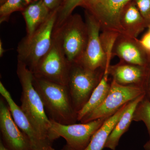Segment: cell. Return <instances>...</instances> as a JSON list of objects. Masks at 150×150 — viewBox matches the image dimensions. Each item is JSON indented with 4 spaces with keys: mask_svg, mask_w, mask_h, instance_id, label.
Segmentation results:
<instances>
[{
    "mask_svg": "<svg viewBox=\"0 0 150 150\" xmlns=\"http://www.w3.org/2000/svg\"><path fill=\"white\" fill-rule=\"evenodd\" d=\"M129 103L124 105L112 116L108 118L103 125L93 135L88 146L83 150H102L114 126L121 118L128 106ZM62 150H75L66 144Z\"/></svg>",
    "mask_w": 150,
    "mask_h": 150,
    "instance_id": "16",
    "label": "cell"
},
{
    "mask_svg": "<svg viewBox=\"0 0 150 150\" xmlns=\"http://www.w3.org/2000/svg\"><path fill=\"white\" fill-rule=\"evenodd\" d=\"M0 130L1 141L8 149L32 150L29 139L15 122L3 97L0 99Z\"/></svg>",
    "mask_w": 150,
    "mask_h": 150,
    "instance_id": "10",
    "label": "cell"
},
{
    "mask_svg": "<svg viewBox=\"0 0 150 150\" xmlns=\"http://www.w3.org/2000/svg\"><path fill=\"white\" fill-rule=\"evenodd\" d=\"M38 0H6L0 7V23L8 21L11 14L23 11L30 4Z\"/></svg>",
    "mask_w": 150,
    "mask_h": 150,
    "instance_id": "20",
    "label": "cell"
},
{
    "mask_svg": "<svg viewBox=\"0 0 150 150\" xmlns=\"http://www.w3.org/2000/svg\"><path fill=\"white\" fill-rule=\"evenodd\" d=\"M104 1V0H83L82 7L85 8L86 10L91 11Z\"/></svg>",
    "mask_w": 150,
    "mask_h": 150,
    "instance_id": "26",
    "label": "cell"
},
{
    "mask_svg": "<svg viewBox=\"0 0 150 150\" xmlns=\"http://www.w3.org/2000/svg\"><path fill=\"white\" fill-rule=\"evenodd\" d=\"M6 52V50L4 48L3 46V43L1 40H0V56L2 57L3 55Z\"/></svg>",
    "mask_w": 150,
    "mask_h": 150,
    "instance_id": "28",
    "label": "cell"
},
{
    "mask_svg": "<svg viewBox=\"0 0 150 150\" xmlns=\"http://www.w3.org/2000/svg\"><path fill=\"white\" fill-rule=\"evenodd\" d=\"M149 32L150 33V25H149Z\"/></svg>",
    "mask_w": 150,
    "mask_h": 150,
    "instance_id": "33",
    "label": "cell"
},
{
    "mask_svg": "<svg viewBox=\"0 0 150 150\" xmlns=\"http://www.w3.org/2000/svg\"><path fill=\"white\" fill-rule=\"evenodd\" d=\"M85 21L88 32L87 44L84 54L78 63L92 71L105 70L110 66L112 52L105 54L100 38V25L96 18L88 11H85Z\"/></svg>",
    "mask_w": 150,
    "mask_h": 150,
    "instance_id": "8",
    "label": "cell"
},
{
    "mask_svg": "<svg viewBox=\"0 0 150 150\" xmlns=\"http://www.w3.org/2000/svg\"><path fill=\"white\" fill-rule=\"evenodd\" d=\"M33 84L40 97L49 119L69 125L78 121V112L73 106L67 85L60 84L33 75Z\"/></svg>",
    "mask_w": 150,
    "mask_h": 150,
    "instance_id": "1",
    "label": "cell"
},
{
    "mask_svg": "<svg viewBox=\"0 0 150 150\" xmlns=\"http://www.w3.org/2000/svg\"><path fill=\"white\" fill-rule=\"evenodd\" d=\"M51 12L42 0H38L28 6L22 12L26 24V36L32 35L46 21Z\"/></svg>",
    "mask_w": 150,
    "mask_h": 150,
    "instance_id": "18",
    "label": "cell"
},
{
    "mask_svg": "<svg viewBox=\"0 0 150 150\" xmlns=\"http://www.w3.org/2000/svg\"><path fill=\"white\" fill-rule=\"evenodd\" d=\"M70 67L59 38L54 32L51 48L38 62L33 72V76L67 86Z\"/></svg>",
    "mask_w": 150,
    "mask_h": 150,
    "instance_id": "6",
    "label": "cell"
},
{
    "mask_svg": "<svg viewBox=\"0 0 150 150\" xmlns=\"http://www.w3.org/2000/svg\"><path fill=\"white\" fill-rule=\"evenodd\" d=\"M108 71L111 80L119 84L143 88L146 75V67L119 61L115 64L110 65Z\"/></svg>",
    "mask_w": 150,
    "mask_h": 150,
    "instance_id": "14",
    "label": "cell"
},
{
    "mask_svg": "<svg viewBox=\"0 0 150 150\" xmlns=\"http://www.w3.org/2000/svg\"><path fill=\"white\" fill-rule=\"evenodd\" d=\"M139 40L142 47L149 54H150V33L148 32Z\"/></svg>",
    "mask_w": 150,
    "mask_h": 150,
    "instance_id": "27",
    "label": "cell"
},
{
    "mask_svg": "<svg viewBox=\"0 0 150 150\" xmlns=\"http://www.w3.org/2000/svg\"><path fill=\"white\" fill-rule=\"evenodd\" d=\"M147 53L139 39L123 33L118 34L112 47V56L121 62L142 67H146L149 63Z\"/></svg>",
    "mask_w": 150,
    "mask_h": 150,
    "instance_id": "12",
    "label": "cell"
},
{
    "mask_svg": "<svg viewBox=\"0 0 150 150\" xmlns=\"http://www.w3.org/2000/svg\"><path fill=\"white\" fill-rule=\"evenodd\" d=\"M54 32L59 38L65 56L70 64L80 61L85 51L88 32L85 20L79 14H72Z\"/></svg>",
    "mask_w": 150,
    "mask_h": 150,
    "instance_id": "4",
    "label": "cell"
},
{
    "mask_svg": "<svg viewBox=\"0 0 150 150\" xmlns=\"http://www.w3.org/2000/svg\"><path fill=\"white\" fill-rule=\"evenodd\" d=\"M40 150H55L54 148L52 147L51 145H48L42 148Z\"/></svg>",
    "mask_w": 150,
    "mask_h": 150,
    "instance_id": "30",
    "label": "cell"
},
{
    "mask_svg": "<svg viewBox=\"0 0 150 150\" xmlns=\"http://www.w3.org/2000/svg\"><path fill=\"white\" fill-rule=\"evenodd\" d=\"M143 95L145 94L142 88L121 85L111 80L110 89L103 102L80 122L86 123L99 118H109L124 105Z\"/></svg>",
    "mask_w": 150,
    "mask_h": 150,
    "instance_id": "7",
    "label": "cell"
},
{
    "mask_svg": "<svg viewBox=\"0 0 150 150\" xmlns=\"http://www.w3.org/2000/svg\"><path fill=\"white\" fill-rule=\"evenodd\" d=\"M17 74L21 85V108L43 139L51 145L54 142L51 122L39 94L33 84V74L23 63L18 62Z\"/></svg>",
    "mask_w": 150,
    "mask_h": 150,
    "instance_id": "2",
    "label": "cell"
},
{
    "mask_svg": "<svg viewBox=\"0 0 150 150\" xmlns=\"http://www.w3.org/2000/svg\"><path fill=\"white\" fill-rule=\"evenodd\" d=\"M145 96V95H143L129 103L126 111L116 123L108 138L105 148L111 150L116 149L121 137L128 131L133 121L134 112L137 105Z\"/></svg>",
    "mask_w": 150,
    "mask_h": 150,
    "instance_id": "17",
    "label": "cell"
},
{
    "mask_svg": "<svg viewBox=\"0 0 150 150\" xmlns=\"http://www.w3.org/2000/svg\"><path fill=\"white\" fill-rule=\"evenodd\" d=\"M83 0H64L58 11L55 28L61 26L68 18L72 14L73 11L78 6H82Z\"/></svg>",
    "mask_w": 150,
    "mask_h": 150,
    "instance_id": "21",
    "label": "cell"
},
{
    "mask_svg": "<svg viewBox=\"0 0 150 150\" xmlns=\"http://www.w3.org/2000/svg\"><path fill=\"white\" fill-rule=\"evenodd\" d=\"M146 75L144 83V88L145 97L150 101V61L146 67Z\"/></svg>",
    "mask_w": 150,
    "mask_h": 150,
    "instance_id": "24",
    "label": "cell"
},
{
    "mask_svg": "<svg viewBox=\"0 0 150 150\" xmlns=\"http://www.w3.org/2000/svg\"><path fill=\"white\" fill-rule=\"evenodd\" d=\"M119 23L123 34L135 38H137L147 25L133 0L121 11Z\"/></svg>",
    "mask_w": 150,
    "mask_h": 150,
    "instance_id": "15",
    "label": "cell"
},
{
    "mask_svg": "<svg viewBox=\"0 0 150 150\" xmlns=\"http://www.w3.org/2000/svg\"><path fill=\"white\" fill-rule=\"evenodd\" d=\"M132 0H104L91 11L96 19L102 31H110L123 33L119 23L121 11Z\"/></svg>",
    "mask_w": 150,
    "mask_h": 150,
    "instance_id": "13",
    "label": "cell"
},
{
    "mask_svg": "<svg viewBox=\"0 0 150 150\" xmlns=\"http://www.w3.org/2000/svg\"><path fill=\"white\" fill-rule=\"evenodd\" d=\"M0 150H9L3 144L1 140V142H0Z\"/></svg>",
    "mask_w": 150,
    "mask_h": 150,
    "instance_id": "31",
    "label": "cell"
},
{
    "mask_svg": "<svg viewBox=\"0 0 150 150\" xmlns=\"http://www.w3.org/2000/svg\"><path fill=\"white\" fill-rule=\"evenodd\" d=\"M46 6L50 11H53L60 8L64 0H42Z\"/></svg>",
    "mask_w": 150,
    "mask_h": 150,
    "instance_id": "25",
    "label": "cell"
},
{
    "mask_svg": "<svg viewBox=\"0 0 150 150\" xmlns=\"http://www.w3.org/2000/svg\"><path fill=\"white\" fill-rule=\"evenodd\" d=\"M108 66L105 69L104 74L101 81L92 93L91 96L82 109L78 113V121L92 112L99 106L105 99L110 86L111 81H109Z\"/></svg>",
    "mask_w": 150,
    "mask_h": 150,
    "instance_id": "19",
    "label": "cell"
},
{
    "mask_svg": "<svg viewBox=\"0 0 150 150\" xmlns=\"http://www.w3.org/2000/svg\"><path fill=\"white\" fill-rule=\"evenodd\" d=\"M108 118H99L87 123L69 125L60 124L50 120L52 139L54 141L62 137L67 142L66 144L73 149L83 150Z\"/></svg>",
    "mask_w": 150,
    "mask_h": 150,
    "instance_id": "9",
    "label": "cell"
},
{
    "mask_svg": "<svg viewBox=\"0 0 150 150\" xmlns=\"http://www.w3.org/2000/svg\"><path fill=\"white\" fill-rule=\"evenodd\" d=\"M148 25H150V0H133Z\"/></svg>",
    "mask_w": 150,
    "mask_h": 150,
    "instance_id": "23",
    "label": "cell"
},
{
    "mask_svg": "<svg viewBox=\"0 0 150 150\" xmlns=\"http://www.w3.org/2000/svg\"><path fill=\"white\" fill-rule=\"evenodd\" d=\"M144 149L145 150H150V140L146 142L144 146Z\"/></svg>",
    "mask_w": 150,
    "mask_h": 150,
    "instance_id": "29",
    "label": "cell"
},
{
    "mask_svg": "<svg viewBox=\"0 0 150 150\" xmlns=\"http://www.w3.org/2000/svg\"><path fill=\"white\" fill-rule=\"evenodd\" d=\"M6 1V0H0V4H2Z\"/></svg>",
    "mask_w": 150,
    "mask_h": 150,
    "instance_id": "32",
    "label": "cell"
},
{
    "mask_svg": "<svg viewBox=\"0 0 150 150\" xmlns=\"http://www.w3.org/2000/svg\"><path fill=\"white\" fill-rule=\"evenodd\" d=\"M105 70L92 71L79 63L71 64L67 87L75 110L85 105L103 76Z\"/></svg>",
    "mask_w": 150,
    "mask_h": 150,
    "instance_id": "5",
    "label": "cell"
},
{
    "mask_svg": "<svg viewBox=\"0 0 150 150\" xmlns=\"http://www.w3.org/2000/svg\"><path fill=\"white\" fill-rule=\"evenodd\" d=\"M59 8L51 11L46 21L32 35L25 36L18 43V62L24 64L32 73L51 48Z\"/></svg>",
    "mask_w": 150,
    "mask_h": 150,
    "instance_id": "3",
    "label": "cell"
},
{
    "mask_svg": "<svg viewBox=\"0 0 150 150\" xmlns=\"http://www.w3.org/2000/svg\"><path fill=\"white\" fill-rule=\"evenodd\" d=\"M133 121H142L144 123L150 140V101L145 96L137 105L134 111Z\"/></svg>",
    "mask_w": 150,
    "mask_h": 150,
    "instance_id": "22",
    "label": "cell"
},
{
    "mask_svg": "<svg viewBox=\"0 0 150 150\" xmlns=\"http://www.w3.org/2000/svg\"><path fill=\"white\" fill-rule=\"evenodd\" d=\"M0 93L7 103L15 122L29 139L32 150H40L46 146L51 145L40 136L20 106L14 101L9 92L1 81Z\"/></svg>",
    "mask_w": 150,
    "mask_h": 150,
    "instance_id": "11",
    "label": "cell"
}]
</instances>
